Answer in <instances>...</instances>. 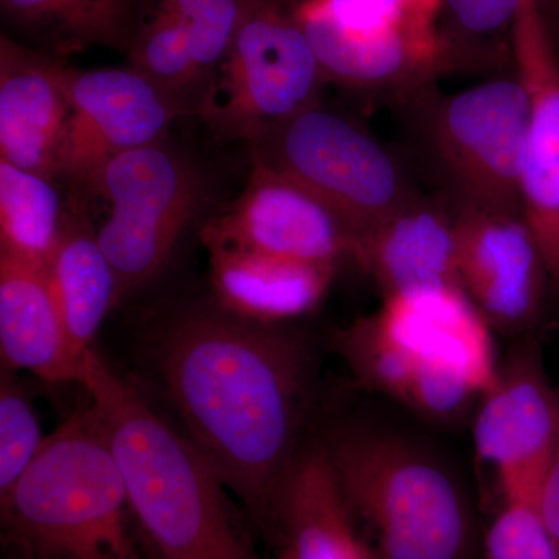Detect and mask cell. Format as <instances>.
Returning a JSON list of instances; mask_svg holds the SVG:
<instances>
[{"label": "cell", "mask_w": 559, "mask_h": 559, "mask_svg": "<svg viewBox=\"0 0 559 559\" xmlns=\"http://www.w3.org/2000/svg\"><path fill=\"white\" fill-rule=\"evenodd\" d=\"M270 539L277 559H377L349 516L323 444L300 451L280 492Z\"/></svg>", "instance_id": "ac0fdd59"}, {"label": "cell", "mask_w": 559, "mask_h": 559, "mask_svg": "<svg viewBox=\"0 0 559 559\" xmlns=\"http://www.w3.org/2000/svg\"><path fill=\"white\" fill-rule=\"evenodd\" d=\"M290 10L326 80L345 86H388L444 61L415 31L406 0H301Z\"/></svg>", "instance_id": "8fae6325"}, {"label": "cell", "mask_w": 559, "mask_h": 559, "mask_svg": "<svg viewBox=\"0 0 559 559\" xmlns=\"http://www.w3.org/2000/svg\"><path fill=\"white\" fill-rule=\"evenodd\" d=\"M80 384L105 425L154 559H259L200 450L92 348Z\"/></svg>", "instance_id": "7a4b0ae2"}, {"label": "cell", "mask_w": 559, "mask_h": 559, "mask_svg": "<svg viewBox=\"0 0 559 559\" xmlns=\"http://www.w3.org/2000/svg\"><path fill=\"white\" fill-rule=\"evenodd\" d=\"M70 119L58 178L94 186L114 157L160 142L190 109L128 68L69 70Z\"/></svg>", "instance_id": "7c38bea8"}, {"label": "cell", "mask_w": 559, "mask_h": 559, "mask_svg": "<svg viewBox=\"0 0 559 559\" xmlns=\"http://www.w3.org/2000/svg\"><path fill=\"white\" fill-rule=\"evenodd\" d=\"M14 373L2 369L0 374V498L21 479L47 439Z\"/></svg>", "instance_id": "d4e9b609"}, {"label": "cell", "mask_w": 559, "mask_h": 559, "mask_svg": "<svg viewBox=\"0 0 559 559\" xmlns=\"http://www.w3.org/2000/svg\"><path fill=\"white\" fill-rule=\"evenodd\" d=\"M252 146L253 159L310 190L356 238L412 200L399 165L381 143L318 103Z\"/></svg>", "instance_id": "ba28073f"}, {"label": "cell", "mask_w": 559, "mask_h": 559, "mask_svg": "<svg viewBox=\"0 0 559 559\" xmlns=\"http://www.w3.org/2000/svg\"><path fill=\"white\" fill-rule=\"evenodd\" d=\"M128 53L132 69L194 112L201 86L187 22L148 7L145 13H139Z\"/></svg>", "instance_id": "cb8c5ba5"}, {"label": "cell", "mask_w": 559, "mask_h": 559, "mask_svg": "<svg viewBox=\"0 0 559 559\" xmlns=\"http://www.w3.org/2000/svg\"><path fill=\"white\" fill-rule=\"evenodd\" d=\"M68 66L0 39V160L57 179L70 119Z\"/></svg>", "instance_id": "2e32d148"}, {"label": "cell", "mask_w": 559, "mask_h": 559, "mask_svg": "<svg viewBox=\"0 0 559 559\" xmlns=\"http://www.w3.org/2000/svg\"><path fill=\"white\" fill-rule=\"evenodd\" d=\"M407 11L415 31L426 43L443 50L440 38V17L443 0H406Z\"/></svg>", "instance_id": "f1b7e54d"}, {"label": "cell", "mask_w": 559, "mask_h": 559, "mask_svg": "<svg viewBox=\"0 0 559 559\" xmlns=\"http://www.w3.org/2000/svg\"><path fill=\"white\" fill-rule=\"evenodd\" d=\"M528 97L516 73L452 95L433 120V143L463 202L521 212Z\"/></svg>", "instance_id": "9c48e42d"}, {"label": "cell", "mask_w": 559, "mask_h": 559, "mask_svg": "<svg viewBox=\"0 0 559 559\" xmlns=\"http://www.w3.org/2000/svg\"><path fill=\"white\" fill-rule=\"evenodd\" d=\"M0 358L2 369L80 384L83 362L70 348L47 272L7 255H0Z\"/></svg>", "instance_id": "ffe728a7"}, {"label": "cell", "mask_w": 559, "mask_h": 559, "mask_svg": "<svg viewBox=\"0 0 559 559\" xmlns=\"http://www.w3.org/2000/svg\"><path fill=\"white\" fill-rule=\"evenodd\" d=\"M212 2L213 0H148V7L167 11L190 25L212 5Z\"/></svg>", "instance_id": "f546056e"}, {"label": "cell", "mask_w": 559, "mask_h": 559, "mask_svg": "<svg viewBox=\"0 0 559 559\" xmlns=\"http://www.w3.org/2000/svg\"><path fill=\"white\" fill-rule=\"evenodd\" d=\"M342 499L377 559H469L476 525L439 460L381 430H340L323 444Z\"/></svg>", "instance_id": "5b68a950"}, {"label": "cell", "mask_w": 559, "mask_h": 559, "mask_svg": "<svg viewBox=\"0 0 559 559\" xmlns=\"http://www.w3.org/2000/svg\"><path fill=\"white\" fill-rule=\"evenodd\" d=\"M326 76L293 10L252 0L194 112L216 138L253 143L316 105Z\"/></svg>", "instance_id": "8992f818"}, {"label": "cell", "mask_w": 559, "mask_h": 559, "mask_svg": "<svg viewBox=\"0 0 559 559\" xmlns=\"http://www.w3.org/2000/svg\"><path fill=\"white\" fill-rule=\"evenodd\" d=\"M92 189L109 204L95 234L119 278L120 301L164 271L209 201L200 168L165 140L114 157Z\"/></svg>", "instance_id": "52a82bcc"}, {"label": "cell", "mask_w": 559, "mask_h": 559, "mask_svg": "<svg viewBox=\"0 0 559 559\" xmlns=\"http://www.w3.org/2000/svg\"><path fill=\"white\" fill-rule=\"evenodd\" d=\"M201 240L336 267L352 259L356 235L310 190L252 157L245 190L202 226Z\"/></svg>", "instance_id": "5bb4252c"}, {"label": "cell", "mask_w": 559, "mask_h": 559, "mask_svg": "<svg viewBox=\"0 0 559 559\" xmlns=\"http://www.w3.org/2000/svg\"><path fill=\"white\" fill-rule=\"evenodd\" d=\"M53 180L0 160V255L47 270L68 224Z\"/></svg>", "instance_id": "603a6c76"}, {"label": "cell", "mask_w": 559, "mask_h": 559, "mask_svg": "<svg viewBox=\"0 0 559 559\" xmlns=\"http://www.w3.org/2000/svg\"><path fill=\"white\" fill-rule=\"evenodd\" d=\"M484 559H559L536 500L500 499L484 535Z\"/></svg>", "instance_id": "484cf974"}, {"label": "cell", "mask_w": 559, "mask_h": 559, "mask_svg": "<svg viewBox=\"0 0 559 559\" xmlns=\"http://www.w3.org/2000/svg\"><path fill=\"white\" fill-rule=\"evenodd\" d=\"M536 506L559 555V443L549 468L540 481Z\"/></svg>", "instance_id": "83f0119b"}, {"label": "cell", "mask_w": 559, "mask_h": 559, "mask_svg": "<svg viewBox=\"0 0 559 559\" xmlns=\"http://www.w3.org/2000/svg\"><path fill=\"white\" fill-rule=\"evenodd\" d=\"M510 49L528 97L522 210L559 296V58L539 0H522Z\"/></svg>", "instance_id": "9a60e30c"}, {"label": "cell", "mask_w": 559, "mask_h": 559, "mask_svg": "<svg viewBox=\"0 0 559 559\" xmlns=\"http://www.w3.org/2000/svg\"><path fill=\"white\" fill-rule=\"evenodd\" d=\"M216 304L253 322L282 325L319 307L336 267L257 250L207 245Z\"/></svg>", "instance_id": "d6986e66"}, {"label": "cell", "mask_w": 559, "mask_h": 559, "mask_svg": "<svg viewBox=\"0 0 559 559\" xmlns=\"http://www.w3.org/2000/svg\"><path fill=\"white\" fill-rule=\"evenodd\" d=\"M455 227L460 286L489 326L509 334L532 329L555 290L524 213L463 202Z\"/></svg>", "instance_id": "4fadbf2b"}, {"label": "cell", "mask_w": 559, "mask_h": 559, "mask_svg": "<svg viewBox=\"0 0 559 559\" xmlns=\"http://www.w3.org/2000/svg\"><path fill=\"white\" fill-rule=\"evenodd\" d=\"M352 260L384 297L429 286H460L455 216L411 200L356 238Z\"/></svg>", "instance_id": "e0dca14e"}, {"label": "cell", "mask_w": 559, "mask_h": 559, "mask_svg": "<svg viewBox=\"0 0 559 559\" xmlns=\"http://www.w3.org/2000/svg\"><path fill=\"white\" fill-rule=\"evenodd\" d=\"M3 538L32 559H154L97 407L73 412L0 498Z\"/></svg>", "instance_id": "277c9868"}, {"label": "cell", "mask_w": 559, "mask_h": 559, "mask_svg": "<svg viewBox=\"0 0 559 559\" xmlns=\"http://www.w3.org/2000/svg\"><path fill=\"white\" fill-rule=\"evenodd\" d=\"M522 0H443L440 31L444 55L457 46L498 44L510 39L511 28L520 13Z\"/></svg>", "instance_id": "4316f807"}, {"label": "cell", "mask_w": 559, "mask_h": 559, "mask_svg": "<svg viewBox=\"0 0 559 559\" xmlns=\"http://www.w3.org/2000/svg\"><path fill=\"white\" fill-rule=\"evenodd\" d=\"M3 16L53 57L92 46L130 47L138 0H0Z\"/></svg>", "instance_id": "7402d4cb"}, {"label": "cell", "mask_w": 559, "mask_h": 559, "mask_svg": "<svg viewBox=\"0 0 559 559\" xmlns=\"http://www.w3.org/2000/svg\"><path fill=\"white\" fill-rule=\"evenodd\" d=\"M477 457L495 474L500 499L536 500L559 443V389L535 342L510 353L473 418Z\"/></svg>", "instance_id": "30bf717a"}, {"label": "cell", "mask_w": 559, "mask_h": 559, "mask_svg": "<svg viewBox=\"0 0 559 559\" xmlns=\"http://www.w3.org/2000/svg\"><path fill=\"white\" fill-rule=\"evenodd\" d=\"M46 272L70 348L83 362L103 322L120 304L119 278L95 230L69 219Z\"/></svg>", "instance_id": "44dd1931"}, {"label": "cell", "mask_w": 559, "mask_h": 559, "mask_svg": "<svg viewBox=\"0 0 559 559\" xmlns=\"http://www.w3.org/2000/svg\"><path fill=\"white\" fill-rule=\"evenodd\" d=\"M9 559H32V558L22 557V555L14 554L13 557H10Z\"/></svg>", "instance_id": "4dcf8cb0"}, {"label": "cell", "mask_w": 559, "mask_h": 559, "mask_svg": "<svg viewBox=\"0 0 559 559\" xmlns=\"http://www.w3.org/2000/svg\"><path fill=\"white\" fill-rule=\"evenodd\" d=\"M487 319L460 286L393 294L337 337L367 389L437 421L476 409L500 362Z\"/></svg>", "instance_id": "3957f363"}, {"label": "cell", "mask_w": 559, "mask_h": 559, "mask_svg": "<svg viewBox=\"0 0 559 559\" xmlns=\"http://www.w3.org/2000/svg\"><path fill=\"white\" fill-rule=\"evenodd\" d=\"M151 352L187 437L270 538L310 409L307 342L218 304L193 305L160 323Z\"/></svg>", "instance_id": "6da1fadb"}]
</instances>
